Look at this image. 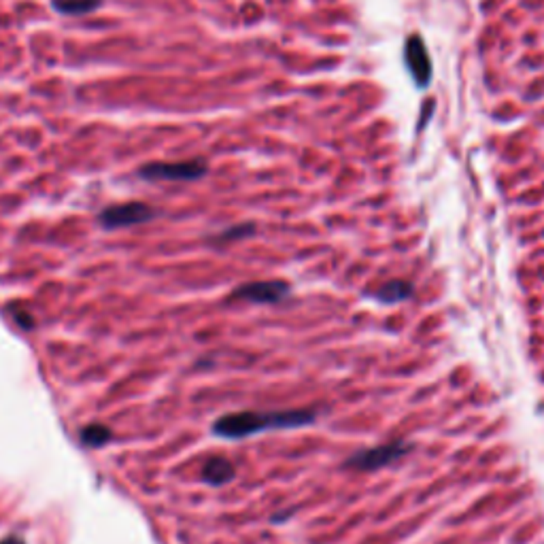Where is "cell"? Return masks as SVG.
Returning <instances> with one entry per match:
<instances>
[{
  "mask_svg": "<svg viewBox=\"0 0 544 544\" xmlns=\"http://www.w3.org/2000/svg\"><path fill=\"white\" fill-rule=\"evenodd\" d=\"M317 411L313 408H287V411H245V413H230L219 417L213 423V434L228 440L247 438L266 430H296L315 423Z\"/></svg>",
  "mask_w": 544,
  "mask_h": 544,
  "instance_id": "6da1fadb",
  "label": "cell"
},
{
  "mask_svg": "<svg viewBox=\"0 0 544 544\" xmlns=\"http://www.w3.org/2000/svg\"><path fill=\"white\" fill-rule=\"evenodd\" d=\"M411 451H413L411 442L393 440V442H385V445L372 447V449H366V451L351 455L345 461V466L351 468V470H359V472H374V470H381V468H387V466L400 461Z\"/></svg>",
  "mask_w": 544,
  "mask_h": 544,
  "instance_id": "7a4b0ae2",
  "label": "cell"
},
{
  "mask_svg": "<svg viewBox=\"0 0 544 544\" xmlns=\"http://www.w3.org/2000/svg\"><path fill=\"white\" fill-rule=\"evenodd\" d=\"M139 175L149 181H196L207 175V164L200 160L189 162H153L139 170Z\"/></svg>",
  "mask_w": 544,
  "mask_h": 544,
  "instance_id": "3957f363",
  "label": "cell"
},
{
  "mask_svg": "<svg viewBox=\"0 0 544 544\" xmlns=\"http://www.w3.org/2000/svg\"><path fill=\"white\" fill-rule=\"evenodd\" d=\"M153 215H155L153 209L147 207V204H143V202H126V204H113V207H107L100 213V223L109 230H117V228H130V226L145 223V221L153 219Z\"/></svg>",
  "mask_w": 544,
  "mask_h": 544,
  "instance_id": "277c9868",
  "label": "cell"
},
{
  "mask_svg": "<svg viewBox=\"0 0 544 544\" xmlns=\"http://www.w3.org/2000/svg\"><path fill=\"white\" fill-rule=\"evenodd\" d=\"M404 62L408 66V71H411L415 83L419 87H427L430 81H432V60H430V53H427V47H425V41L419 32L411 34L404 45Z\"/></svg>",
  "mask_w": 544,
  "mask_h": 544,
  "instance_id": "5b68a950",
  "label": "cell"
},
{
  "mask_svg": "<svg viewBox=\"0 0 544 544\" xmlns=\"http://www.w3.org/2000/svg\"><path fill=\"white\" fill-rule=\"evenodd\" d=\"M291 294V287L285 281H257L238 287L232 294V300H245L255 304H279Z\"/></svg>",
  "mask_w": 544,
  "mask_h": 544,
  "instance_id": "8992f818",
  "label": "cell"
},
{
  "mask_svg": "<svg viewBox=\"0 0 544 544\" xmlns=\"http://www.w3.org/2000/svg\"><path fill=\"white\" fill-rule=\"evenodd\" d=\"M234 476H236V470H234L232 461L226 457H219V455L207 459V464L202 468V481L213 487H221V485L230 483Z\"/></svg>",
  "mask_w": 544,
  "mask_h": 544,
  "instance_id": "52a82bcc",
  "label": "cell"
},
{
  "mask_svg": "<svg viewBox=\"0 0 544 544\" xmlns=\"http://www.w3.org/2000/svg\"><path fill=\"white\" fill-rule=\"evenodd\" d=\"M413 285L408 283V281H400V279H393V281H387L377 294H374V298H377L379 302L383 304H398L402 300H408L413 296Z\"/></svg>",
  "mask_w": 544,
  "mask_h": 544,
  "instance_id": "ba28073f",
  "label": "cell"
},
{
  "mask_svg": "<svg viewBox=\"0 0 544 544\" xmlns=\"http://www.w3.org/2000/svg\"><path fill=\"white\" fill-rule=\"evenodd\" d=\"M102 5V0H53L58 13L64 15H85L96 11Z\"/></svg>",
  "mask_w": 544,
  "mask_h": 544,
  "instance_id": "9c48e42d",
  "label": "cell"
},
{
  "mask_svg": "<svg viewBox=\"0 0 544 544\" xmlns=\"http://www.w3.org/2000/svg\"><path fill=\"white\" fill-rule=\"evenodd\" d=\"M109 440H111V430L102 423H92L81 430V442L87 445L90 449H98L102 445H107Z\"/></svg>",
  "mask_w": 544,
  "mask_h": 544,
  "instance_id": "30bf717a",
  "label": "cell"
},
{
  "mask_svg": "<svg viewBox=\"0 0 544 544\" xmlns=\"http://www.w3.org/2000/svg\"><path fill=\"white\" fill-rule=\"evenodd\" d=\"M255 230L253 223H243V226H234L230 230H226L223 234L217 236V241L219 243H228V241H236V238H245V236H251Z\"/></svg>",
  "mask_w": 544,
  "mask_h": 544,
  "instance_id": "8fae6325",
  "label": "cell"
},
{
  "mask_svg": "<svg viewBox=\"0 0 544 544\" xmlns=\"http://www.w3.org/2000/svg\"><path fill=\"white\" fill-rule=\"evenodd\" d=\"M0 544H26V542L22 538H17V536H9L5 540H0Z\"/></svg>",
  "mask_w": 544,
  "mask_h": 544,
  "instance_id": "7c38bea8",
  "label": "cell"
}]
</instances>
